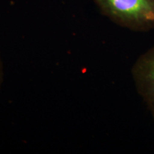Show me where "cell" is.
Returning a JSON list of instances; mask_svg holds the SVG:
<instances>
[{
    "mask_svg": "<svg viewBox=\"0 0 154 154\" xmlns=\"http://www.w3.org/2000/svg\"><path fill=\"white\" fill-rule=\"evenodd\" d=\"M101 14L134 32L154 29V0H94Z\"/></svg>",
    "mask_w": 154,
    "mask_h": 154,
    "instance_id": "1",
    "label": "cell"
},
{
    "mask_svg": "<svg viewBox=\"0 0 154 154\" xmlns=\"http://www.w3.org/2000/svg\"><path fill=\"white\" fill-rule=\"evenodd\" d=\"M131 75L136 91L154 119V46L136 59Z\"/></svg>",
    "mask_w": 154,
    "mask_h": 154,
    "instance_id": "2",
    "label": "cell"
},
{
    "mask_svg": "<svg viewBox=\"0 0 154 154\" xmlns=\"http://www.w3.org/2000/svg\"><path fill=\"white\" fill-rule=\"evenodd\" d=\"M4 80V66H3V61L2 59L1 54H0V89H1L2 85Z\"/></svg>",
    "mask_w": 154,
    "mask_h": 154,
    "instance_id": "3",
    "label": "cell"
}]
</instances>
